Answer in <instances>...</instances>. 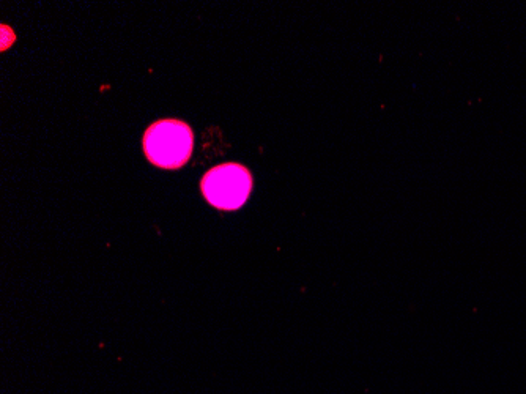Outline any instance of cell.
Wrapping results in <instances>:
<instances>
[{
    "label": "cell",
    "mask_w": 526,
    "mask_h": 394,
    "mask_svg": "<svg viewBox=\"0 0 526 394\" xmlns=\"http://www.w3.org/2000/svg\"><path fill=\"white\" fill-rule=\"evenodd\" d=\"M201 190L205 199L216 209H240L251 194V172L241 164H221L204 175Z\"/></svg>",
    "instance_id": "2"
},
{
    "label": "cell",
    "mask_w": 526,
    "mask_h": 394,
    "mask_svg": "<svg viewBox=\"0 0 526 394\" xmlns=\"http://www.w3.org/2000/svg\"><path fill=\"white\" fill-rule=\"evenodd\" d=\"M193 147V130L182 120H158L144 134L145 155L158 168H182L188 163Z\"/></svg>",
    "instance_id": "1"
},
{
    "label": "cell",
    "mask_w": 526,
    "mask_h": 394,
    "mask_svg": "<svg viewBox=\"0 0 526 394\" xmlns=\"http://www.w3.org/2000/svg\"><path fill=\"white\" fill-rule=\"evenodd\" d=\"M0 29H2L0 30V35H2V37H0V43H2V51H5L8 46H12L13 43H15L16 37L10 27L2 26Z\"/></svg>",
    "instance_id": "3"
}]
</instances>
